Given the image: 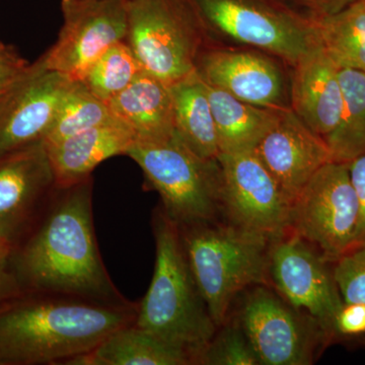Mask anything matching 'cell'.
<instances>
[{
    "mask_svg": "<svg viewBox=\"0 0 365 365\" xmlns=\"http://www.w3.org/2000/svg\"><path fill=\"white\" fill-rule=\"evenodd\" d=\"M93 188V177L57 187L39 222L13 248L11 263L24 292L130 302L113 282L98 251Z\"/></svg>",
    "mask_w": 365,
    "mask_h": 365,
    "instance_id": "obj_1",
    "label": "cell"
},
{
    "mask_svg": "<svg viewBox=\"0 0 365 365\" xmlns=\"http://www.w3.org/2000/svg\"><path fill=\"white\" fill-rule=\"evenodd\" d=\"M137 302L24 292L0 304V365H67L134 323Z\"/></svg>",
    "mask_w": 365,
    "mask_h": 365,
    "instance_id": "obj_2",
    "label": "cell"
},
{
    "mask_svg": "<svg viewBox=\"0 0 365 365\" xmlns=\"http://www.w3.org/2000/svg\"><path fill=\"white\" fill-rule=\"evenodd\" d=\"M155 262L148 292L137 302L135 325L197 357L217 330L190 269L177 223L162 207L153 216Z\"/></svg>",
    "mask_w": 365,
    "mask_h": 365,
    "instance_id": "obj_3",
    "label": "cell"
},
{
    "mask_svg": "<svg viewBox=\"0 0 365 365\" xmlns=\"http://www.w3.org/2000/svg\"><path fill=\"white\" fill-rule=\"evenodd\" d=\"M177 225L197 287L220 328L237 294L267 284L273 241L217 220Z\"/></svg>",
    "mask_w": 365,
    "mask_h": 365,
    "instance_id": "obj_4",
    "label": "cell"
},
{
    "mask_svg": "<svg viewBox=\"0 0 365 365\" xmlns=\"http://www.w3.org/2000/svg\"><path fill=\"white\" fill-rule=\"evenodd\" d=\"M125 155L143 170L146 184L158 192L160 207L173 222L218 220L222 173L217 160L199 157L177 133L168 140H136Z\"/></svg>",
    "mask_w": 365,
    "mask_h": 365,
    "instance_id": "obj_5",
    "label": "cell"
},
{
    "mask_svg": "<svg viewBox=\"0 0 365 365\" xmlns=\"http://www.w3.org/2000/svg\"><path fill=\"white\" fill-rule=\"evenodd\" d=\"M201 23L190 0H129L126 42L144 71L172 85L196 71Z\"/></svg>",
    "mask_w": 365,
    "mask_h": 365,
    "instance_id": "obj_6",
    "label": "cell"
},
{
    "mask_svg": "<svg viewBox=\"0 0 365 365\" xmlns=\"http://www.w3.org/2000/svg\"><path fill=\"white\" fill-rule=\"evenodd\" d=\"M359 200L348 163L331 162L312 177L295 198L289 232L337 261L355 247Z\"/></svg>",
    "mask_w": 365,
    "mask_h": 365,
    "instance_id": "obj_7",
    "label": "cell"
},
{
    "mask_svg": "<svg viewBox=\"0 0 365 365\" xmlns=\"http://www.w3.org/2000/svg\"><path fill=\"white\" fill-rule=\"evenodd\" d=\"M129 0H61L58 39L40 57L42 66L81 81L108 48L126 40Z\"/></svg>",
    "mask_w": 365,
    "mask_h": 365,
    "instance_id": "obj_8",
    "label": "cell"
},
{
    "mask_svg": "<svg viewBox=\"0 0 365 365\" xmlns=\"http://www.w3.org/2000/svg\"><path fill=\"white\" fill-rule=\"evenodd\" d=\"M201 23L239 42L282 57L290 63L319 45L314 21L306 23L257 0H190Z\"/></svg>",
    "mask_w": 365,
    "mask_h": 365,
    "instance_id": "obj_9",
    "label": "cell"
},
{
    "mask_svg": "<svg viewBox=\"0 0 365 365\" xmlns=\"http://www.w3.org/2000/svg\"><path fill=\"white\" fill-rule=\"evenodd\" d=\"M220 215L275 241L289 232L290 204L255 151L220 153Z\"/></svg>",
    "mask_w": 365,
    "mask_h": 365,
    "instance_id": "obj_10",
    "label": "cell"
},
{
    "mask_svg": "<svg viewBox=\"0 0 365 365\" xmlns=\"http://www.w3.org/2000/svg\"><path fill=\"white\" fill-rule=\"evenodd\" d=\"M328 262L292 232L272 242L268 267L269 277L280 297L313 319L327 337L336 333V318L344 304Z\"/></svg>",
    "mask_w": 365,
    "mask_h": 365,
    "instance_id": "obj_11",
    "label": "cell"
},
{
    "mask_svg": "<svg viewBox=\"0 0 365 365\" xmlns=\"http://www.w3.org/2000/svg\"><path fill=\"white\" fill-rule=\"evenodd\" d=\"M237 322L260 364H311L319 336L327 337L316 322L306 321L299 311L266 285L255 287Z\"/></svg>",
    "mask_w": 365,
    "mask_h": 365,
    "instance_id": "obj_12",
    "label": "cell"
},
{
    "mask_svg": "<svg viewBox=\"0 0 365 365\" xmlns=\"http://www.w3.org/2000/svg\"><path fill=\"white\" fill-rule=\"evenodd\" d=\"M57 187L44 143L0 157V239L18 246L39 222Z\"/></svg>",
    "mask_w": 365,
    "mask_h": 365,
    "instance_id": "obj_13",
    "label": "cell"
},
{
    "mask_svg": "<svg viewBox=\"0 0 365 365\" xmlns=\"http://www.w3.org/2000/svg\"><path fill=\"white\" fill-rule=\"evenodd\" d=\"M254 151L290 206L312 177L326 163L333 162L325 139L285 108Z\"/></svg>",
    "mask_w": 365,
    "mask_h": 365,
    "instance_id": "obj_14",
    "label": "cell"
},
{
    "mask_svg": "<svg viewBox=\"0 0 365 365\" xmlns=\"http://www.w3.org/2000/svg\"><path fill=\"white\" fill-rule=\"evenodd\" d=\"M72 83L39 60L34 62L0 120V157L44 143Z\"/></svg>",
    "mask_w": 365,
    "mask_h": 365,
    "instance_id": "obj_15",
    "label": "cell"
},
{
    "mask_svg": "<svg viewBox=\"0 0 365 365\" xmlns=\"http://www.w3.org/2000/svg\"><path fill=\"white\" fill-rule=\"evenodd\" d=\"M196 71L208 85L259 107L282 108V78L270 60L245 52L212 51L197 60Z\"/></svg>",
    "mask_w": 365,
    "mask_h": 365,
    "instance_id": "obj_16",
    "label": "cell"
},
{
    "mask_svg": "<svg viewBox=\"0 0 365 365\" xmlns=\"http://www.w3.org/2000/svg\"><path fill=\"white\" fill-rule=\"evenodd\" d=\"M292 111L325 138L337 127L343 110L339 66L321 45L295 64Z\"/></svg>",
    "mask_w": 365,
    "mask_h": 365,
    "instance_id": "obj_17",
    "label": "cell"
},
{
    "mask_svg": "<svg viewBox=\"0 0 365 365\" xmlns=\"http://www.w3.org/2000/svg\"><path fill=\"white\" fill-rule=\"evenodd\" d=\"M137 140L135 133L123 122L110 121L46 148L58 187H68L91 177L101 163L126 155Z\"/></svg>",
    "mask_w": 365,
    "mask_h": 365,
    "instance_id": "obj_18",
    "label": "cell"
},
{
    "mask_svg": "<svg viewBox=\"0 0 365 365\" xmlns=\"http://www.w3.org/2000/svg\"><path fill=\"white\" fill-rule=\"evenodd\" d=\"M107 104L113 116L135 133L137 140H168L176 133L170 86L148 71L139 72Z\"/></svg>",
    "mask_w": 365,
    "mask_h": 365,
    "instance_id": "obj_19",
    "label": "cell"
},
{
    "mask_svg": "<svg viewBox=\"0 0 365 365\" xmlns=\"http://www.w3.org/2000/svg\"><path fill=\"white\" fill-rule=\"evenodd\" d=\"M191 353L135 325L117 329L67 365H190Z\"/></svg>",
    "mask_w": 365,
    "mask_h": 365,
    "instance_id": "obj_20",
    "label": "cell"
},
{
    "mask_svg": "<svg viewBox=\"0 0 365 365\" xmlns=\"http://www.w3.org/2000/svg\"><path fill=\"white\" fill-rule=\"evenodd\" d=\"M206 88L215 117L220 153L254 151L277 121L282 109L242 102L208 83Z\"/></svg>",
    "mask_w": 365,
    "mask_h": 365,
    "instance_id": "obj_21",
    "label": "cell"
},
{
    "mask_svg": "<svg viewBox=\"0 0 365 365\" xmlns=\"http://www.w3.org/2000/svg\"><path fill=\"white\" fill-rule=\"evenodd\" d=\"M170 90L177 135L199 157L217 160L220 144L205 81L196 71Z\"/></svg>",
    "mask_w": 365,
    "mask_h": 365,
    "instance_id": "obj_22",
    "label": "cell"
},
{
    "mask_svg": "<svg viewBox=\"0 0 365 365\" xmlns=\"http://www.w3.org/2000/svg\"><path fill=\"white\" fill-rule=\"evenodd\" d=\"M343 110L339 123L325 141L332 160L349 163L365 155V73L352 68H340Z\"/></svg>",
    "mask_w": 365,
    "mask_h": 365,
    "instance_id": "obj_23",
    "label": "cell"
},
{
    "mask_svg": "<svg viewBox=\"0 0 365 365\" xmlns=\"http://www.w3.org/2000/svg\"><path fill=\"white\" fill-rule=\"evenodd\" d=\"M314 24L319 45L340 68L365 73V0Z\"/></svg>",
    "mask_w": 365,
    "mask_h": 365,
    "instance_id": "obj_24",
    "label": "cell"
},
{
    "mask_svg": "<svg viewBox=\"0 0 365 365\" xmlns=\"http://www.w3.org/2000/svg\"><path fill=\"white\" fill-rule=\"evenodd\" d=\"M109 106L96 97L83 81H73L62 98L51 129L45 137L46 148L113 119Z\"/></svg>",
    "mask_w": 365,
    "mask_h": 365,
    "instance_id": "obj_25",
    "label": "cell"
},
{
    "mask_svg": "<svg viewBox=\"0 0 365 365\" xmlns=\"http://www.w3.org/2000/svg\"><path fill=\"white\" fill-rule=\"evenodd\" d=\"M144 71L126 40L115 43L91 67L83 83L98 98L109 102Z\"/></svg>",
    "mask_w": 365,
    "mask_h": 365,
    "instance_id": "obj_26",
    "label": "cell"
},
{
    "mask_svg": "<svg viewBox=\"0 0 365 365\" xmlns=\"http://www.w3.org/2000/svg\"><path fill=\"white\" fill-rule=\"evenodd\" d=\"M196 364L256 365L260 364L251 343L239 322H225L217 328L212 339L198 355Z\"/></svg>",
    "mask_w": 365,
    "mask_h": 365,
    "instance_id": "obj_27",
    "label": "cell"
},
{
    "mask_svg": "<svg viewBox=\"0 0 365 365\" xmlns=\"http://www.w3.org/2000/svg\"><path fill=\"white\" fill-rule=\"evenodd\" d=\"M335 262L334 278L344 304H365V247L353 249Z\"/></svg>",
    "mask_w": 365,
    "mask_h": 365,
    "instance_id": "obj_28",
    "label": "cell"
},
{
    "mask_svg": "<svg viewBox=\"0 0 365 365\" xmlns=\"http://www.w3.org/2000/svg\"><path fill=\"white\" fill-rule=\"evenodd\" d=\"M31 66L13 48L0 46V96L18 86L28 76Z\"/></svg>",
    "mask_w": 365,
    "mask_h": 365,
    "instance_id": "obj_29",
    "label": "cell"
},
{
    "mask_svg": "<svg viewBox=\"0 0 365 365\" xmlns=\"http://www.w3.org/2000/svg\"><path fill=\"white\" fill-rule=\"evenodd\" d=\"M348 165L359 200V220L354 247V249H356L365 247V155L355 158L351 163H348Z\"/></svg>",
    "mask_w": 365,
    "mask_h": 365,
    "instance_id": "obj_30",
    "label": "cell"
},
{
    "mask_svg": "<svg viewBox=\"0 0 365 365\" xmlns=\"http://www.w3.org/2000/svg\"><path fill=\"white\" fill-rule=\"evenodd\" d=\"M13 247L0 245V304L24 292L11 263Z\"/></svg>",
    "mask_w": 365,
    "mask_h": 365,
    "instance_id": "obj_31",
    "label": "cell"
},
{
    "mask_svg": "<svg viewBox=\"0 0 365 365\" xmlns=\"http://www.w3.org/2000/svg\"><path fill=\"white\" fill-rule=\"evenodd\" d=\"M336 333L356 336L365 333V304H344L337 314Z\"/></svg>",
    "mask_w": 365,
    "mask_h": 365,
    "instance_id": "obj_32",
    "label": "cell"
},
{
    "mask_svg": "<svg viewBox=\"0 0 365 365\" xmlns=\"http://www.w3.org/2000/svg\"><path fill=\"white\" fill-rule=\"evenodd\" d=\"M29 73H30V72H29ZM20 83H19L18 86H14L13 90L7 91V93H4V95L0 96V120H1V118L4 116V113H6L7 108H9V104H11V100H13L14 98V93H16V88H18V86H20Z\"/></svg>",
    "mask_w": 365,
    "mask_h": 365,
    "instance_id": "obj_33",
    "label": "cell"
},
{
    "mask_svg": "<svg viewBox=\"0 0 365 365\" xmlns=\"http://www.w3.org/2000/svg\"><path fill=\"white\" fill-rule=\"evenodd\" d=\"M309 1H313V2H324V1H327V0H309Z\"/></svg>",
    "mask_w": 365,
    "mask_h": 365,
    "instance_id": "obj_34",
    "label": "cell"
},
{
    "mask_svg": "<svg viewBox=\"0 0 365 365\" xmlns=\"http://www.w3.org/2000/svg\"><path fill=\"white\" fill-rule=\"evenodd\" d=\"M4 244L9 245V244H7V242H4V240L0 239V245H4ZM9 246H11V245H9Z\"/></svg>",
    "mask_w": 365,
    "mask_h": 365,
    "instance_id": "obj_35",
    "label": "cell"
},
{
    "mask_svg": "<svg viewBox=\"0 0 365 365\" xmlns=\"http://www.w3.org/2000/svg\"><path fill=\"white\" fill-rule=\"evenodd\" d=\"M1 45H2V43H0V46H1Z\"/></svg>",
    "mask_w": 365,
    "mask_h": 365,
    "instance_id": "obj_36",
    "label": "cell"
}]
</instances>
